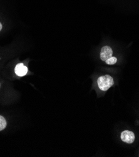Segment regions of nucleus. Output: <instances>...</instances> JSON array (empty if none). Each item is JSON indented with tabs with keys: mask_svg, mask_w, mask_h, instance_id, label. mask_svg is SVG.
Segmentation results:
<instances>
[{
	"mask_svg": "<svg viewBox=\"0 0 139 157\" xmlns=\"http://www.w3.org/2000/svg\"><path fill=\"white\" fill-rule=\"evenodd\" d=\"M97 84L102 91H106L114 85V81L111 76L106 75L98 78Z\"/></svg>",
	"mask_w": 139,
	"mask_h": 157,
	"instance_id": "1",
	"label": "nucleus"
},
{
	"mask_svg": "<svg viewBox=\"0 0 139 157\" xmlns=\"http://www.w3.org/2000/svg\"><path fill=\"white\" fill-rule=\"evenodd\" d=\"M121 139L123 142L131 144L135 141V134L133 132L129 130H125L122 132L120 135Z\"/></svg>",
	"mask_w": 139,
	"mask_h": 157,
	"instance_id": "2",
	"label": "nucleus"
},
{
	"mask_svg": "<svg viewBox=\"0 0 139 157\" xmlns=\"http://www.w3.org/2000/svg\"><path fill=\"white\" fill-rule=\"evenodd\" d=\"M112 55L113 51L109 46H104L102 47L100 55V57L102 61H105L107 59L112 57Z\"/></svg>",
	"mask_w": 139,
	"mask_h": 157,
	"instance_id": "3",
	"label": "nucleus"
},
{
	"mask_svg": "<svg viewBox=\"0 0 139 157\" xmlns=\"http://www.w3.org/2000/svg\"><path fill=\"white\" fill-rule=\"evenodd\" d=\"M14 72L17 76H23L26 75L28 72V68L23 63H19L17 65L16 67H15Z\"/></svg>",
	"mask_w": 139,
	"mask_h": 157,
	"instance_id": "4",
	"label": "nucleus"
},
{
	"mask_svg": "<svg viewBox=\"0 0 139 157\" xmlns=\"http://www.w3.org/2000/svg\"><path fill=\"white\" fill-rule=\"evenodd\" d=\"M7 125V123L5 118L0 115V131L3 130Z\"/></svg>",
	"mask_w": 139,
	"mask_h": 157,
	"instance_id": "5",
	"label": "nucleus"
},
{
	"mask_svg": "<svg viewBox=\"0 0 139 157\" xmlns=\"http://www.w3.org/2000/svg\"><path fill=\"white\" fill-rule=\"evenodd\" d=\"M117 61V59L116 57L115 56H112L110 58H109V59H107L105 61V63L107 65H114L115 64Z\"/></svg>",
	"mask_w": 139,
	"mask_h": 157,
	"instance_id": "6",
	"label": "nucleus"
},
{
	"mask_svg": "<svg viewBox=\"0 0 139 157\" xmlns=\"http://www.w3.org/2000/svg\"><path fill=\"white\" fill-rule=\"evenodd\" d=\"M2 28H3V26H2V23H0V31H2Z\"/></svg>",
	"mask_w": 139,
	"mask_h": 157,
	"instance_id": "7",
	"label": "nucleus"
}]
</instances>
